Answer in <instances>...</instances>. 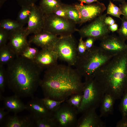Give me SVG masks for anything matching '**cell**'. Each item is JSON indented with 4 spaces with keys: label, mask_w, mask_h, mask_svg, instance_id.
<instances>
[{
    "label": "cell",
    "mask_w": 127,
    "mask_h": 127,
    "mask_svg": "<svg viewBox=\"0 0 127 127\" xmlns=\"http://www.w3.org/2000/svg\"><path fill=\"white\" fill-rule=\"evenodd\" d=\"M82 77L75 68L58 64L46 69L40 86L44 97L65 101L71 95L83 92Z\"/></svg>",
    "instance_id": "obj_1"
},
{
    "label": "cell",
    "mask_w": 127,
    "mask_h": 127,
    "mask_svg": "<svg viewBox=\"0 0 127 127\" xmlns=\"http://www.w3.org/2000/svg\"><path fill=\"white\" fill-rule=\"evenodd\" d=\"M42 70L34 61L16 57L7 65V85L20 97H32L40 86Z\"/></svg>",
    "instance_id": "obj_2"
},
{
    "label": "cell",
    "mask_w": 127,
    "mask_h": 127,
    "mask_svg": "<svg viewBox=\"0 0 127 127\" xmlns=\"http://www.w3.org/2000/svg\"><path fill=\"white\" fill-rule=\"evenodd\" d=\"M94 78L104 93L116 100L127 90V51L114 56L102 66Z\"/></svg>",
    "instance_id": "obj_3"
},
{
    "label": "cell",
    "mask_w": 127,
    "mask_h": 127,
    "mask_svg": "<svg viewBox=\"0 0 127 127\" xmlns=\"http://www.w3.org/2000/svg\"><path fill=\"white\" fill-rule=\"evenodd\" d=\"M114 56L99 46H94L83 55L77 57L74 66L85 79L94 78L99 69Z\"/></svg>",
    "instance_id": "obj_4"
},
{
    "label": "cell",
    "mask_w": 127,
    "mask_h": 127,
    "mask_svg": "<svg viewBox=\"0 0 127 127\" xmlns=\"http://www.w3.org/2000/svg\"><path fill=\"white\" fill-rule=\"evenodd\" d=\"M84 83L82 100L77 109L78 114L99 107L105 94L94 78L85 79Z\"/></svg>",
    "instance_id": "obj_5"
},
{
    "label": "cell",
    "mask_w": 127,
    "mask_h": 127,
    "mask_svg": "<svg viewBox=\"0 0 127 127\" xmlns=\"http://www.w3.org/2000/svg\"><path fill=\"white\" fill-rule=\"evenodd\" d=\"M44 20L43 31L60 36L71 35L76 31V24L73 22L54 13L44 15Z\"/></svg>",
    "instance_id": "obj_6"
},
{
    "label": "cell",
    "mask_w": 127,
    "mask_h": 127,
    "mask_svg": "<svg viewBox=\"0 0 127 127\" xmlns=\"http://www.w3.org/2000/svg\"><path fill=\"white\" fill-rule=\"evenodd\" d=\"M77 45L72 35L60 36L53 50L57 53L58 59L66 62L69 65L75 66L78 57Z\"/></svg>",
    "instance_id": "obj_7"
},
{
    "label": "cell",
    "mask_w": 127,
    "mask_h": 127,
    "mask_svg": "<svg viewBox=\"0 0 127 127\" xmlns=\"http://www.w3.org/2000/svg\"><path fill=\"white\" fill-rule=\"evenodd\" d=\"M107 14L105 13L101 15L89 24L80 29H77L76 31L83 38L91 37L96 40H101L109 35L110 32L108 26L104 21Z\"/></svg>",
    "instance_id": "obj_8"
},
{
    "label": "cell",
    "mask_w": 127,
    "mask_h": 127,
    "mask_svg": "<svg viewBox=\"0 0 127 127\" xmlns=\"http://www.w3.org/2000/svg\"><path fill=\"white\" fill-rule=\"evenodd\" d=\"M65 102L52 113L51 117L57 127H76L77 109Z\"/></svg>",
    "instance_id": "obj_9"
},
{
    "label": "cell",
    "mask_w": 127,
    "mask_h": 127,
    "mask_svg": "<svg viewBox=\"0 0 127 127\" xmlns=\"http://www.w3.org/2000/svg\"><path fill=\"white\" fill-rule=\"evenodd\" d=\"M74 5L79 13L81 21L80 25L94 19L102 14L106 9L105 4L99 1L87 5L76 3Z\"/></svg>",
    "instance_id": "obj_10"
},
{
    "label": "cell",
    "mask_w": 127,
    "mask_h": 127,
    "mask_svg": "<svg viewBox=\"0 0 127 127\" xmlns=\"http://www.w3.org/2000/svg\"><path fill=\"white\" fill-rule=\"evenodd\" d=\"M9 32V42L7 45L16 56H19L25 48L30 46L27 39L29 35L26 28Z\"/></svg>",
    "instance_id": "obj_11"
},
{
    "label": "cell",
    "mask_w": 127,
    "mask_h": 127,
    "mask_svg": "<svg viewBox=\"0 0 127 127\" xmlns=\"http://www.w3.org/2000/svg\"><path fill=\"white\" fill-rule=\"evenodd\" d=\"M107 52L115 56L127 51V44L119 36L108 35L101 40L99 46Z\"/></svg>",
    "instance_id": "obj_12"
},
{
    "label": "cell",
    "mask_w": 127,
    "mask_h": 127,
    "mask_svg": "<svg viewBox=\"0 0 127 127\" xmlns=\"http://www.w3.org/2000/svg\"><path fill=\"white\" fill-rule=\"evenodd\" d=\"M44 14L39 6L35 4L32 5L31 12L26 28L29 35L36 34L43 31L44 23Z\"/></svg>",
    "instance_id": "obj_13"
},
{
    "label": "cell",
    "mask_w": 127,
    "mask_h": 127,
    "mask_svg": "<svg viewBox=\"0 0 127 127\" xmlns=\"http://www.w3.org/2000/svg\"><path fill=\"white\" fill-rule=\"evenodd\" d=\"M59 38L56 35L43 31L34 34L30 38L29 42L30 44H34L42 49L53 50Z\"/></svg>",
    "instance_id": "obj_14"
},
{
    "label": "cell",
    "mask_w": 127,
    "mask_h": 127,
    "mask_svg": "<svg viewBox=\"0 0 127 127\" xmlns=\"http://www.w3.org/2000/svg\"><path fill=\"white\" fill-rule=\"evenodd\" d=\"M58 59L57 54L53 50L42 49L34 61L42 69H47L57 64Z\"/></svg>",
    "instance_id": "obj_15"
},
{
    "label": "cell",
    "mask_w": 127,
    "mask_h": 127,
    "mask_svg": "<svg viewBox=\"0 0 127 127\" xmlns=\"http://www.w3.org/2000/svg\"><path fill=\"white\" fill-rule=\"evenodd\" d=\"M96 109H89L82 114L78 119L76 127H104L105 124L96 111Z\"/></svg>",
    "instance_id": "obj_16"
},
{
    "label": "cell",
    "mask_w": 127,
    "mask_h": 127,
    "mask_svg": "<svg viewBox=\"0 0 127 127\" xmlns=\"http://www.w3.org/2000/svg\"><path fill=\"white\" fill-rule=\"evenodd\" d=\"M26 104V109L34 119L43 117H51L52 113L49 111L41 99L33 97Z\"/></svg>",
    "instance_id": "obj_17"
},
{
    "label": "cell",
    "mask_w": 127,
    "mask_h": 127,
    "mask_svg": "<svg viewBox=\"0 0 127 127\" xmlns=\"http://www.w3.org/2000/svg\"><path fill=\"white\" fill-rule=\"evenodd\" d=\"M5 127H36L35 120L29 115L19 116L16 114L7 116L2 124Z\"/></svg>",
    "instance_id": "obj_18"
},
{
    "label": "cell",
    "mask_w": 127,
    "mask_h": 127,
    "mask_svg": "<svg viewBox=\"0 0 127 127\" xmlns=\"http://www.w3.org/2000/svg\"><path fill=\"white\" fill-rule=\"evenodd\" d=\"M1 100L3 101L4 107L5 110L15 114L26 109V104L20 99V97L16 95L3 97Z\"/></svg>",
    "instance_id": "obj_19"
},
{
    "label": "cell",
    "mask_w": 127,
    "mask_h": 127,
    "mask_svg": "<svg viewBox=\"0 0 127 127\" xmlns=\"http://www.w3.org/2000/svg\"><path fill=\"white\" fill-rule=\"evenodd\" d=\"M116 99L111 95L107 93L104 94L100 105L99 116L106 117L112 114L114 106Z\"/></svg>",
    "instance_id": "obj_20"
},
{
    "label": "cell",
    "mask_w": 127,
    "mask_h": 127,
    "mask_svg": "<svg viewBox=\"0 0 127 127\" xmlns=\"http://www.w3.org/2000/svg\"><path fill=\"white\" fill-rule=\"evenodd\" d=\"M60 0H40L39 7L44 15L53 13L61 6Z\"/></svg>",
    "instance_id": "obj_21"
},
{
    "label": "cell",
    "mask_w": 127,
    "mask_h": 127,
    "mask_svg": "<svg viewBox=\"0 0 127 127\" xmlns=\"http://www.w3.org/2000/svg\"><path fill=\"white\" fill-rule=\"evenodd\" d=\"M16 57L14 52L7 44L0 47V65H7L13 61Z\"/></svg>",
    "instance_id": "obj_22"
},
{
    "label": "cell",
    "mask_w": 127,
    "mask_h": 127,
    "mask_svg": "<svg viewBox=\"0 0 127 127\" xmlns=\"http://www.w3.org/2000/svg\"><path fill=\"white\" fill-rule=\"evenodd\" d=\"M61 7L64 10L67 18L75 24H80L81 20L78 11L75 6L62 3Z\"/></svg>",
    "instance_id": "obj_23"
},
{
    "label": "cell",
    "mask_w": 127,
    "mask_h": 127,
    "mask_svg": "<svg viewBox=\"0 0 127 127\" xmlns=\"http://www.w3.org/2000/svg\"><path fill=\"white\" fill-rule=\"evenodd\" d=\"M24 25L16 20L10 19L2 20L0 22V28L4 29L9 32L21 30L24 28Z\"/></svg>",
    "instance_id": "obj_24"
},
{
    "label": "cell",
    "mask_w": 127,
    "mask_h": 127,
    "mask_svg": "<svg viewBox=\"0 0 127 127\" xmlns=\"http://www.w3.org/2000/svg\"><path fill=\"white\" fill-rule=\"evenodd\" d=\"M33 4L22 7L18 14L16 20L24 26L28 23Z\"/></svg>",
    "instance_id": "obj_25"
},
{
    "label": "cell",
    "mask_w": 127,
    "mask_h": 127,
    "mask_svg": "<svg viewBox=\"0 0 127 127\" xmlns=\"http://www.w3.org/2000/svg\"><path fill=\"white\" fill-rule=\"evenodd\" d=\"M41 99L47 108L52 112L56 111L62 103L65 101H58L46 97Z\"/></svg>",
    "instance_id": "obj_26"
},
{
    "label": "cell",
    "mask_w": 127,
    "mask_h": 127,
    "mask_svg": "<svg viewBox=\"0 0 127 127\" xmlns=\"http://www.w3.org/2000/svg\"><path fill=\"white\" fill-rule=\"evenodd\" d=\"M34 120L36 127H57L51 117H43Z\"/></svg>",
    "instance_id": "obj_27"
},
{
    "label": "cell",
    "mask_w": 127,
    "mask_h": 127,
    "mask_svg": "<svg viewBox=\"0 0 127 127\" xmlns=\"http://www.w3.org/2000/svg\"><path fill=\"white\" fill-rule=\"evenodd\" d=\"M39 51L37 48L29 46L21 52L20 56L28 60L34 61Z\"/></svg>",
    "instance_id": "obj_28"
},
{
    "label": "cell",
    "mask_w": 127,
    "mask_h": 127,
    "mask_svg": "<svg viewBox=\"0 0 127 127\" xmlns=\"http://www.w3.org/2000/svg\"><path fill=\"white\" fill-rule=\"evenodd\" d=\"M69 97L65 101V102L77 109H78L80 106L82 100L83 92L73 94Z\"/></svg>",
    "instance_id": "obj_29"
},
{
    "label": "cell",
    "mask_w": 127,
    "mask_h": 127,
    "mask_svg": "<svg viewBox=\"0 0 127 127\" xmlns=\"http://www.w3.org/2000/svg\"><path fill=\"white\" fill-rule=\"evenodd\" d=\"M121 20V27L117 31L119 34V36L125 41L127 40V18L123 16Z\"/></svg>",
    "instance_id": "obj_30"
},
{
    "label": "cell",
    "mask_w": 127,
    "mask_h": 127,
    "mask_svg": "<svg viewBox=\"0 0 127 127\" xmlns=\"http://www.w3.org/2000/svg\"><path fill=\"white\" fill-rule=\"evenodd\" d=\"M107 14L118 18L121 20V15H123L119 7H118L110 0L108 6Z\"/></svg>",
    "instance_id": "obj_31"
},
{
    "label": "cell",
    "mask_w": 127,
    "mask_h": 127,
    "mask_svg": "<svg viewBox=\"0 0 127 127\" xmlns=\"http://www.w3.org/2000/svg\"><path fill=\"white\" fill-rule=\"evenodd\" d=\"M7 85V77L6 70L3 65H0V94L2 96V93H4Z\"/></svg>",
    "instance_id": "obj_32"
},
{
    "label": "cell",
    "mask_w": 127,
    "mask_h": 127,
    "mask_svg": "<svg viewBox=\"0 0 127 127\" xmlns=\"http://www.w3.org/2000/svg\"><path fill=\"white\" fill-rule=\"evenodd\" d=\"M122 97L119 106V110L122 117L127 116V90Z\"/></svg>",
    "instance_id": "obj_33"
},
{
    "label": "cell",
    "mask_w": 127,
    "mask_h": 127,
    "mask_svg": "<svg viewBox=\"0 0 127 127\" xmlns=\"http://www.w3.org/2000/svg\"><path fill=\"white\" fill-rule=\"evenodd\" d=\"M10 35L9 32L0 28V47L6 45L9 40Z\"/></svg>",
    "instance_id": "obj_34"
},
{
    "label": "cell",
    "mask_w": 127,
    "mask_h": 127,
    "mask_svg": "<svg viewBox=\"0 0 127 127\" xmlns=\"http://www.w3.org/2000/svg\"><path fill=\"white\" fill-rule=\"evenodd\" d=\"M83 38L80 37L77 45V57H81L87 51L84 42Z\"/></svg>",
    "instance_id": "obj_35"
},
{
    "label": "cell",
    "mask_w": 127,
    "mask_h": 127,
    "mask_svg": "<svg viewBox=\"0 0 127 127\" xmlns=\"http://www.w3.org/2000/svg\"><path fill=\"white\" fill-rule=\"evenodd\" d=\"M87 38L84 42L85 45L87 50L91 49L94 46V44L96 40L93 37H89Z\"/></svg>",
    "instance_id": "obj_36"
},
{
    "label": "cell",
    "mask_w": 127,
    "mask_h": 127,
    "mask_svg": "<svg viewBox=\"0 0 127 127\" xmlns=\"http://www.w3.org/2000/svg\"><path fill=\"white\" fill-rule=\"evenodd\" d=\"M4 107L0 108V124L2 125L5 119L8 114L9 112L7 111H5Z\"/></svg>",
    "instance_id": "obj_37"
},
{
    "label": "cell",
    "mask_w": 127,
    "mask_h": 127,
    "mask_svg": "<svg viewBox=\"0 0 127 127\" xmlns=\"http://www.w3.org/2000/svg\"><path fill=\"white\" fill-rule=\"evenodd\" d=\"M21 7L33 4H35L38 0H16Z\"/></svg>",
    "instance_id": "obj_38"
},
{
    "label": "cell",
    "mask_w": 127,
    "mask_h": 127,
    "mask_svg": "<svg viewBox=\"0 0 127 127\" xmlns=\"http://www.w3.org/2000/svg\"><path fill=\"white\" fill-rule=\"evenodd\" d=\"M53 13L58 16L67 18L66 13L61 6L55 11Z\"/></svg>",
    "instance_id": "obj_39"
},
{
    "label": "cell",
    "mask_w": 127,
    "mask_h": 127,
    "mask_svg": "<svg viewBox=\"0 0 127 127\" xmlns=\"http://www.w3.org/2000/svg\"><path fill=\"white\" fill-rule=\"evenodd\" d=\"M116 127H127V116L122 117V119L117 123Z\"/></svg>",
    "instance_id": "obj_40"
},
{
    "label": "cell",
    "mask_w": 127,
    "mask_h": 127,
    "mask_svg": "<svg viewBox=\"0 0 127 127\" xmlns=\"http://www.w3.org/2000/svg\"><path fill=\"white\" fill-rule=\"evenodd\" d=\"M119 6L123 15L127 18V2L125 1L121 3Z\"/></svg>",
    "instance_id": "obj_41"
},
{
    "label": "cell",
    "mask_w": 127,
    "mask_h": 127,
    "mask_svg": "<svg viewBox=\"0 0 127 127\" xmlns=\"http://www.w3.org/2000/svg\"><path fill=\"white\" fill-rule=\"evenodd\" d=\"M104 21L106 24L108 26L112 25L115 23V21L111 17L106 16Z\"/></svg>",
    "instance_id": "obj_42"
},
{
    "label": "cell",
    "mask_w": 127,
    "mask_h": 127,
    "mask_svg": "<svg viewBox=\"0 0 127 127\" xmlns=\"http://www.w3.org/2000/svg\"><path fill=\"white\" fill-rule=\"evenodd\" d=\"M118 25L116 23L112 25L108 26V29L110 31L112 32L117 31L118 29Z\"/></svg>",
    "instance_id": "obj_43"
},
{
    "label": "cell",
    "mask_w": 127,
    "mask_h": 127,
    "mask_svg": "<svg viewBox=\"0 0 127 127\" xmlns=\"http://www.w3.org/2000/svg\"><path fill=\"white\" fill-rule=\"evenodd\" d=\"M84 3H86L88 4H90L92 3L96 2L99 0H78Z\"/></svg>",
    "instance_id": "obj_44"
},
{
    "label": "cell",
    "mask_w": 127,
    "mask_h": 127,
    "mask_svg": "<svg viewBox=\"0 0 127 127\" xmlns=\"http://www.w3.org/2000/svg\"><path fill=\"white\" fill-rule=\"evenodd\" d=\"M7 0H0V8L1 9L4 3Z\"/></svg>",
    "instance_id": "obj_45"
},
{
    "label": "cell",
    "mask_w": 127,
    "mask_h": 127,
    "mask_svg": "<svg viewBox=\"0 0 127 127\" xmlns=\"http://www.w3.org/2000/svg\"><path fill=\"white\" fill-rule=\"evenodd\" d=\"M113 1H118L121 3L125 1L126 0H112Z\"/></svg>",
    "instance_id": "obj_46"
}]
</instances>
